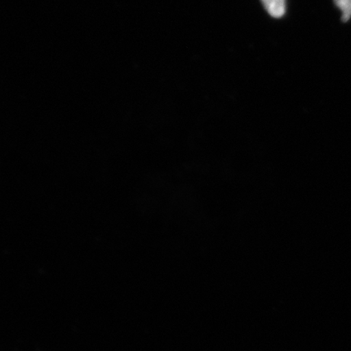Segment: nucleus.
I'll list each match as a JSON object with an SVG mask.
<instances>
[{
  "label": "nucleus",
  "instance_id": "obj_1",
  "mask_svg": "<svg viewBox=\"0 0 351 351\" xmlns=\"http://www.w3.org/2000/svg\"><path fill=\"white\" fill-rule=\"evenodd\" d=\"M265 10L275 19H280L285 13V0H261Z\"/></svg>",
  "mask_w": 351,
  "mask_h": 351
},
{
  "label": "nucleus",
  "instance_id": "obj_2",
  "mask_svg": "<svg viewBox=\"0 0 351 351\" xmlns=\"http://www.w3.org/2000/svg\"><path fill=\"white\" fill-rule=\"evenodd\" d=\"M335 3L341 11L342 21H348L351 17V0H335Z\"/></svg>",
  "mask_w": 351,
  "mask_h": 351
}]
</instances>
